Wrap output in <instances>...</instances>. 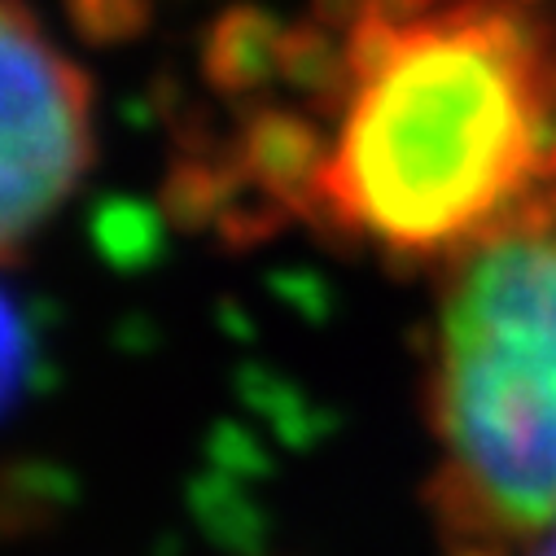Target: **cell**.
I'll return each instance as SVG.
<instances>
[{
    "label": "cell",
    "mask_w": 556,
    "mask_h": 556,
    "mask_svg": "<svg viewBox=\"0 0 556 556\" xmlns=\"http://www.w3.org/2000/svg\"><path fill=\"white\" fill-rule=\"evenodd\" d=\"M224 131L180 167L232 232L307 228L394 271L556 224V0H320L215 45Z\"/></svg>",
    "instance_id": "1"
},
{
    "label": "cell",
    "mask_w": 556,
    "mask_h": 556,
    "mask_svg": "<svg viewBox=\"0 0 556 556\" xmlns=\"http://www.w3.org/2000/svg\"><path fill=\"white\" fill-rule=\"evenodd\" d=\"M421 407L447 556H517L556 530V224L439 271Z\"/></svg>",
    "instance_id": "2"
},
{
    "label": "cell",
    "mask_w": 556,
    "mask_h": 556,
    "mask_svg": "<svg viewBox=\"0 0 556 556\" xmlns=\"http://www.w3.org/2000/svg\"><path fill=\"white\" fill-rule=\"evenodd\" d=\"M5 198H0V245L14 263L66 206L92 163V92L84 71L58 49L27 0H5Z\"/></svg>",
    "instance_id": "3"
},
{
    "label": "cell",
    "mask_w": 556,
    "mask_h": 556,
    "mask_svg": "<svg viewBox=\"0 0 556 556\" xmlns=\"http://www.w3.org/2000/svg\"><path fill=\"white\" fill-rule=\"evenodd\" d=\"M517 556H556V530L543 534V539H534V543H526Z\"/></svg>",
    "instance_id": "4"
}]
</instances>
